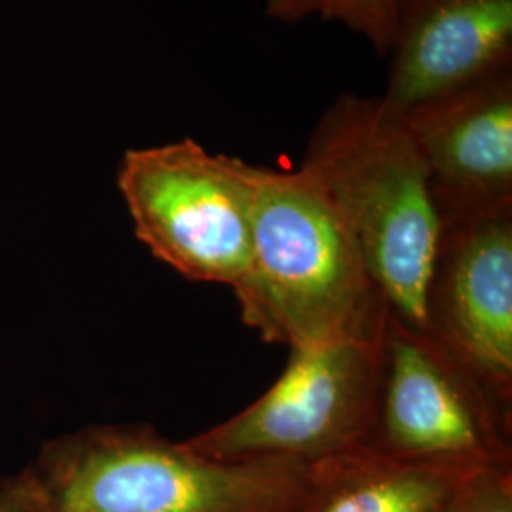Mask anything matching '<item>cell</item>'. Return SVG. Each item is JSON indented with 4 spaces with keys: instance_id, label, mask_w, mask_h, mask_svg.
Segmentation results:
<instances>
[{
    "instance_id": "6da1fadb",
    "label": "cell",
    "mask_w": 512,
    "mask_h": 512,
    "mask_svg": "<svg viewBox=\"0 0 512 512\" xmlns=\"http://www.w3.org/2000/svg\"><path fill=\"white\" fill-rule=\"evenodd\" d=\"M251 213V272L236 294L262 340L308 348L384 329L389 308L348 222L302 167L243 160Z\"/></svg>"
},
{
    "instance_id": "7a4b0ae2",
    "label": "cell",
    "mask_w": 512,
    "mask_h": 512,
    "mask_svg": "<svg viewBox=\"0 0 512 512\" xmlns=\"http://www.w3.org/2000/svg\"><path fill=\"white\" fill-rule=\"evenodd\" d=\"M18 475L25 512H293L311 465L213 461L152 425L118 423L46 440Z\"/></svg>"
},
{
    "instance_id": "3957f363",
    "label": "cell",
    "mask_w": 512,
    "mask_h": 512,
    "mask_svg": "<svg viewBox=\"0 0 512 512\" xmlns=\"http://www.w3.org/2000/svg\"><path fill=\"white\" fill-rule=\"evenodd\" d=\"M300 167L348 222L389 313L423 329V294L439 209L401 112L340 93L317 120Z\"/></svg>"
},
{
    "instance_id": "277c9868",
    "label": "cell",
    "mask_w": 512,
    "mask_h": 512,
    "mask_svg": "<svg viewBox=\"0 0 512 512\" xmlns=\"http://www.w3.org/2000/svg\"><path fill=\"white\" fill-rule=\"evenodd\" d=\"M382 332L291 349L283 374L255 403L186 444L224 463L306 465L365 448L374 429Z\"/></svg>"
},
{
    "instance_id": "5b68a950",
    "label": "cell",
    "mask_w": 512,
    "mask_h": 512,
    "mask_svg": "<svg viewBox=\"0 0 512 512\" xmlns=\"http://www.w3.org/2000/svg\"><path fill=\"white\" fill-rule=\"evenodd\" d=\"M116 184L135 238L150 255L198 283L238 293L251 272V213L243 160L186 137L131 148Z\"/></svg>"
},
{
    "instance_id": "8992f818",
    "label": "cell",
    "mask_w": 512,
    "mask_h": 512,
    "mask_svg": "<svg viewBox=\"0 0 512 512\" xmlns=\"http://www.w3.org/2000/svg\"><path fill=\"white\" fill-rule=\"evenodd\" d=\"M368 448L425 463L512 467V408L435 336L389 313Z\"/></svg>"
},
{
    "instance_id": "52a82bcc",
    "label": "cell",
    "mask_w": 512,
    "mask_h": 512,
    "mask_svg": "<svg viewBox=\"0 0 512 512\" xmlns=\"http://www.w3.org/2000/svg\"><path fill=\"white\" fill-rule=\"evenodd\" d=\"M423 329L512 408V203L440 220Z\"/></svg>"
},
{
    "instance_id": "ba28073f",
    "label": "cell",
    "mask_w": 512,
    "mask_h": 512,
    "mask_svg": "<svg viewBox=\"0 0 512 512\" xmlns=\"http://www.w3.org/2000/svg\"><path fill=\"white\" fill-rule=\"evenodd\" d=\"M439 217L512 203V69L401 112Z\"/></svg>"
},
{
    "instance_id": "9c48e42d",
    "label": "cell",
    "mask_w": 512,
    "mask_h": 512,
    "mask_svg": "<svg viewBox=\"0 0 512 512\" xmlns=\"http://www.w3.org/2000/svg\"><path fill=\"white\" fill-rule=\"evenodd\" d=\"M385 103L406 112L512 69V0H401Z\"/></svg>"
},
{
    "instance_id": "30bf717a",
    "label": "cell",
    "mask_w": 512,
    "mask_h": 512,
    "mask_svg": "<svg viewBox=\"0 0 512 512\" xmlns=\"http://www.w3.org/2000/svg\"><path fill=\"white\" fill-rule=\"evenodd\" d=\"M476 469L393 458L359 448L311 465L310 486L293 512H433Z\"/></svg>"
},
{
    "instance_id": "8fae6325",
    "label": "cell",
    "mask_w": 512,
    "mask_h": 512,
    "mask_svg": "<svg viewBox=\"0 0 512 512\" xmlns=\"http://www.w3.org/2000/svg\"><path fill=\"white\" fill-rule=\"evenodd\" d=\"M399 4L401 0H266L264 16L285 25L311 18L340 23L387 59L395 37Z\"/></svg>"
},
{
    "instance_id": "7c38bea8",
    "label": "cell",
    "mask_w": 512,
    "mask_h": 512,
    "mask_svg": "<svg viewBox=\"0 0 512 512\" xmlns=\"http://www.w3.org/2000/svg\"><path fill=\"white\" fill-rule=\"evenodd\" d=\"M433 512H512V467L476 469Z\"/></svg>"
},
{
    "instance_id": "4fadbf2b",
    "label": "cell",
    "mask_w": 512,
    "mask_h": 512,
    "mask_svg": "<svg viewBox=\"0 0 512 512\" xmlns=\"http://www.w3.org/2000/svg\"><path fill=\"white\" fill-rule=\"evenodd\" d=\"M0 512H25V495L18 473L0 480Z\"/></svg>"
}]
</instances>
